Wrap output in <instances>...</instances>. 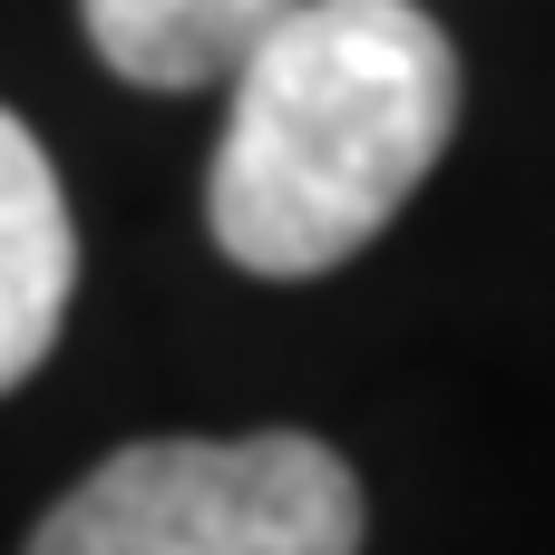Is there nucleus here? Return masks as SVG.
Masks as SVG:
<instances>
[{
  "instance_id": "nucleus-4",
  "label": "nucleus",
  "mask_w": 555,
  "mask_h": 555,
  "mask_svg": "<svg viewBox=\"0 0 555 555\" xmlns=\"http://www.w3.org/2000/svg\"><path fill=\"white\" fill-rule=\"evenodd\" d=\"M293 0H78L88 49L127 88H224Z\"/></svg>"
},
{
  "instance_id": "nucleus-3",
  "label": "nucleus",
  "mask_w": 555,
  "mask_h": 555,
  "mask_svg": "<svg viewBox=\"0 0 555 555\" xmlns=\"http://www.w3.org/2000/svg\"><path fill=\"white\" fill-rule=\"evenodd\" d=\"M68 293H78V224H68V195L39 156V137L0 107V390H20L59 322H68Z\"/></svg>"
},
{
  "instance_id": "nucleus-2",
  "label": "nucleus",
  "mask_w": 555,
  "mask_h": 555,
  "mask_svg": "<svg viewBox=\"0 0 555 555\" xmlns=\"http://www.w3.org/2000/svg\"><path fill=\"white\" fill-rule=\"evenodd\" d=\"M29 555H361V478L293 429L137 439L39 517Z\"/></svg>"
},
{
  "instance_id": "nucleus-1",
  "label": "nucleus",
  "mask_w": 555,
  "mask_h": 555,
  "mask_svg": "<svg viewBox=\"0 0 555 555\" xmlns=\"http://www.w3.org/2000/svg\"><path fill=\"white\" fill-rule=\"evenodd\" d=\"M224 88L205 224L263 283L351 263L459 137V49L420 0H293Z\"/></svg>"
}]
</instances>
